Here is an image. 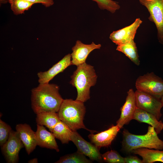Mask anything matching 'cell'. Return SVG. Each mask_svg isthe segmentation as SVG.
Masks as SVG:
<instances>
[{"mask_svg":"<svg viewBox=\"0 0 163 163\" xmlns=\"http://www.w3.org/2000/svg\"><path fill=\"white\" fill-rule=\"evenodd\" d=\"M57 85L49 83L39 84L31 91V107L36 114L43 112L57 113L63 99Z\"/></svg>","mask_w":163,"mask_h":163,"instance_id":"1","label":"cell"},{"mask_svg":"<svg viewBox=\"0 0 163 163\" xmlns=\"http://www.w3.org/2000/svg\"><path fill=\"white\" fill-rule=\"evenodd\" d=\"M86 113L84 102L71 99H63L57 112L60 120L72 131L83 129L91 133L95 131L87 128L83 122Z\"/></svg>","mask_w":163,"mask_h":163,"instance_id":"2","label":"cell"},{"mask_svg":"<svg viewBox=\"0 0 163 163\" xmlns=\"http://www.w3.org/2000/svg\"><path fill=\"white\" fill-rule=\"evenodd\" d=\"M70 84L76 89L75 99L85 102L90 98V89L97 82V76L93 66L86 62L77 66L71 77Z\"/></svg>","mask_w":163,"mask_h":163,"instance_id":"3","label":"cell"},{"mask_svg":"<svg viewBox=\"0 0 163 163\" xmlns=\"http://www.w3.org/2000/svg\"><path fill=\"white\" fill-rule=\"evenodd\" d=\"M154 128L149 126L147 133L143 135L131 133L126 129L123 132L122 149L127 152H131L140 148L161 150L163 149V141L158 137Z\"/></svg>","mask_w":163,"mask_h":163,"instance_id":"4","label":"cell"},{"mask_svg":"<svg viewBox=\"0 0 163 163\" xmlns=\"http://www.w3.org/2000/svg\"><path fill=\"white\" fill-rule=\"evenodd\" d=\"M137 90L161 99L163 95V80L153 72L139 76L136 80Z\"/></svg>","mask_w":163,"mask_h":163,"instance_id":"5","label":"cell"},{"mask_svg":"<svg viewBox=\"0 0 163 163\" xmlns=\"http://www.w3.org/2000/svg\"><path fill=\"white\" fill-rule=\"evenodd\" d=\"M150 14L149 21L155 24L159 42L163 45V0H139Z\"/></svg>","mask_w":163,"mask_h":163,"instance_id":"6","label":"cell"},{"mask_svg":"<svg viewBox=\"0 0 163 163\" xmlns=\"http://www.w3.org/2000/svg\"><path fill=\"white\" fill-rule=\"evenodd\" d=\"M135 93L137 108L153 114L159 120L162 115L161 111L163 107L161 99L138 90Z\"/></svg>","mask_w":163,"mask_h":163,"instance_id":"7","label":"cell"},{"mask_svg":"<svg viewBox=\"0 0 163 163\" xmlns=\"http://www.w3.org/2000/svg\"><path fill=\"white\" fill-rule=\"evenodd\" d=\"M24 147L17 132L12 130L1 149L8 163H16L18 161L19 152Z\"/></svg>","mask_w":163,"mask_h":163,"instance_id":"8","label":"cell"},{"mask_svg":"<svg viewBox=\"0 0 163 163\" xmlns=\"http://www.w3.org/2000/svg\"><path fill=\"white\" fill-rule=\"evenodd\" d=\"M71 141L76 146L77 151L88 157L90 160L98 162L103 161L102 154L99 151L100 149L85 140L77 131H72Z\"/></svg>","mask_w":163,"mask_h":163,"instance_id":"9","label":"cell"},{"mask_svg":"<svg viewBox=\"0 0 163 163\" xmlns=\"http://www.w3.org/2000/svg\"><path fill=\"white\" fill-rule=\"evenodd\" d=\"M142 22L140 18H137L131 25L113 31L109 38L117 45L134 40L137 30Z\"/></svg>","mask_w":163,"mask_h":163,"instance_id":"10","label":"cell"},{"mask_svg":"<svg viewBox=\"0 0 163 163\" xmlns=\"http://www.w3.org/2000/svg\"><path fill=\"white\" fill-rule=\"evenodd\" d=\"M125 102L121 108L120 117L116 122L120 129L124 125L128 124L133 119L134 113L136 108L135 92L132 89L127 92Z\"/></svg>","mask_w":163,"mask_h":163,"instance_id":"11","label":"cell"},{"mask_svg":"<svg viewBox=\"0 0 163 163\" xmlns=\"http://www.w3.org/2000/svg\"><path fill=\"white\" fill-rule=\"evenodd\" d=\"M101 47V44H96L93 42L90 44H86L80 40H77L72 48V52L71 54L72 65L77 66L86 62L89 53L95 49H100Z\"/></svg>","mask_w":163,"mask_h":163,"instance_id":"12","label":"cell"},{"mask_svg":"<svg viewBox=\"0 0 163 163\" xmlns=\"http://www.w3.org/2000/svg\"><path fill=\"white\" fill-rule=\"evenodd\" d=\"M71 65H72L71 55L68 54L47 71L38 72L37 75L39 83H49L55 76L63 72Z\"/></svg>","mask_w":163,"mask_h":163,"instance_id":"13","label":"cell"},{"mask_svg":"<svg viewBox=\"0 0 163 163\" xmlns=\"http://www.w3.org/2000/svg\"><path fill=\"white\" fill-rule=\"evenodd\" d=\"M15 129L27 154L30 155L37 145L35 132L26 123L18 124L16 126Z\"/></svg>","mask_w":163,"mask_h":163,"instance_id":"14","label":"cell"},{"mask_svg":"<svg viewBox=\"0 0 163 163\" xmlns=\"http://www.w3.org/2000/svg\"><path fill=\"white\" fill-rule=\"evenodd\" d=\"M120 129L117 125H113L108 129L94 134L91 133L88 136L91 143L97 148L110 145Z\"/></svg>","mask_w":163,"mask_h":163,"instance_id":"15","label":"cell"},{"mask_svg":"<svg viewBox=\"0 0 163 163\" xmlns=\"http://www.w3.org/2000/svg\"><path fill=\"white\" fill-rule=\"evenodd\" d=\"M35 133L37 145L42 148L54 149L58 152L59 151L54 134L52 132L47 131L44 126L37 124Z\"/></svg>","mask_w":163,"mask_h":163,"instance_id":"16","label":"cell"},{"mask_svg":"<svg viewBox=\"0 0 163 163\" xmlns=\"http://www.w3.org/2000/svg\"><path fill=\"white\" fill-rule=\"evenodd\" d=\"M133 119L148 124L154 128L158 134L163 129V123L161 121L158 120L153 114L139 108H136Z\"/></svg>","mask_w":163,"mask_h":163,"instance_id":"17","label":"cell"},{"mask_svg":"<svg viewBox=\"0 0 163 163\" xmlns=\"http://www.w3.org/2000/svg\"><path fill=\"white\" fill-rule=\"evenodd\" d=\"M131 152L141 157L142 163H153L157 161L163 162V151L140 148L133 150Z\"/></svg>","mask_w":163,"mask_h":163,"instance_id":"18","label":"cell"},{"mask_svg":"<svg viewBox=\"0 0 163 163\" xmlns=\"http://www.w3.org/2000/svg\"><path fill=\"white\" fill-rule=\"evenodd\" d=\"M60 121L56 112H46L37 114L36 122L37 124L46 126L52 132L55 126Z\"/></svg>","mask_w":163,"mask_h":163,"instance_id":"19","label":"cell"},{"mask_svg":"<svg viewBox=\"0 0 163 163\" xmlns=\"http://www.w3.org/2000/svg\"><path fill=\"white\" fill-rule=\"evenodd\" d=\"M116 50L124 53L135 64L139 65L140 61L138 50L134 40L118 45Z\"/></svg>","mask_w":163,"mask_h":163,"instance_id":"20","label":"cell"},{"mask_svg":"<svg viewBox=\"0 0 163 163\" xmlns=\"http://www.w3.org/2000/svg\"><path fill=\"white\" fill-rule=\"evenodd\" d=\"M72 132L66 124L61 120L55 126L52 133L56 138L60 140L62 144H67L71 141Z\"/></svg>","mask_w":163,"mask_h":163,"instance_id":"21","label":"cell"},{"mask_svg":"<svg viewBox=\"0 0 163 163\" xmlns=\"http://www.w3.org/2000/svg\"><path fill=\"white\" fill-rule=\"evenodd\" d=\"M92 161L78 151L61 157L55 163H91Z\"/></svg>","mask_w":163,"mask_h":163,"instance_id":"22","label":"cell"},{"mask_svg":"<svg viewBox=\"0 0 163 163\" xmlns=\"http://www.w3.org/2000/svg\"><path fill=\"white\" fill-rule=\"evenodd\" d=\"M8 2L13 13L16 15L24 14L34 4L24 0H8Z\"/></svg>","mask_w":163,"mask_h":163,"instance_id":"23","label":"cell"},{"mask_svg":"<svg viewBox=\"0 0 163 163\" xmlns=\"http://www.w3.org/2000/svg\"><path fill=\"white\" fill-rule=\"evenodd\" d=\"M103 161L109 163H125L124 158L116 151L111 150L102 155Z\"/></svg>","mask_w":163,"mask_h":163,"instance_id":"24","label":"cell"},{"mask_svg":"<svg viewBox=\"0 0 163 163\" xmlns=\"http://www.w3.org/2000/svg\"><path fill=\"white\" fill-rule=\"evenodd\" d=\"M96 2L101 9H106L112 13H114L120 8L118 3L112 0H92Z\"/></svg>","mask_w":163,"mask_h":163,"instance_id":"25","label":"cell"},{"mask_svg":"<svg viewBox=\"0 0 163 163\" xmlns=\"http://www.w3.org/2000/svg\"><path fill=\"white\" fill-rule=\"evenodd\" d=\"M12 130L10 125L0 119V145L1 147L8 140Z\"/></svg>","mask_w":163,"mask_h":163,"instance_id":"26","label":"cell"},{"mask_svg":"<svg viewBox=\"0 0 163 163\" xmlns=\"http://www.w3.org/2000/svg\"><path fill=\"white\" fill-rule=\"evenodd\" d=\"M34 4L40 3L46 7H49L54 4L53 0H24Z\"/></svg>","mask_w":163,"mask_h":163,"instance_id":"27","label":"cell"},{"mask_svg":"<svg viewBox=\"0 0 163 163\" xmlns=\"http://www.w3.org/2000/svg\"><path fill=\"white\" fill-rule=\"evenodd\" d=\"M125 163H142V161L135 155L128 156L124 158Z\"/></svg>","mask_w":163,"mask_h":163,"instance_id":"28","label":"cell"},{"mask_svg":"<svg viewBox=\"0 0 163 163\" xmlns=\"http://www.w3.org/2000/svg\"><path fill=\"white\" fill-rule=\"evenodd\" d=\"M28 163H37L38 160L37 158H34L29 160L28 161Z\"/></svg>","mask_w":163,"mask_h":163,"instance_id":"29","label":"cell"},{"mask_svg":"<svg viewBox=\"0 0 163 163\" xmlns=\"http://www.w3.org/2000/svg\"><path fill=\"white\" fill-rule=\"evenodd\" d=\"M161 100L163 104V95L161 99Z\"/></svg>","mask_w":163,"mask_h":163,"instance_id":"30","label":"cell"}]
</instances>
